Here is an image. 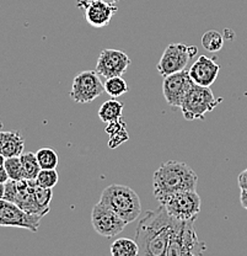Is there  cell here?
<instances>
[{"label": "cell", "instance_id": "cell-1", "mask_svg": "<svg viewBox=\"0 0 247 256\" xmlns=\"http://www.w3.org/2000/svg\"><path fill=\"white\" fill-rule=\"evenodd\" d=\"M176 222L177 218L170 216L163 204L155 210H147L135 230L139 254L166 256L167 245Z\"/></svg>", "mask_w": 247, "mask_h": 256}, {"label": "cell", "instance_id": "cell-2", "mask_svg": "<svg viewBox=\"0 0 247 256\" xmlns=\"http://www.w3.org/2000/svg\"><path fill=\"white\" fill-rule=\"evenodd\" d=\"M198 175L186 162L169 160L159 166L153 176V192L159 204L170 196L186 190H196Z\"/></svg>", "mask_w": 247, "mask_h": 256}, {"label": "cell", "instance_id": "cell-3", "mask_svg": "<svg viewBox=\"0 0 247 256\" xmlns=\"http://www.w3.org/2000/svg\"><path fill=\"white\" fill-rule=\"evenodd\" d=\"M99 202L112 210L127 224L137 220L142 213L139 196L126 185L113 184L107 186L101 194Z\"/></svg>", "mask_w": 247, "mask_h": 256}, {"label": "cell", "instance_id": "cell-4", "mask_svg": "<svg viewBox=\"0 0 247 256\" xmlns=\"http://www.w3.org/2000/svg\"><path fill=\"white\" fill-rule=\"evenodd\" d=\"M193 224L195 220H177L170 236L166 256H198L206 252V244L199 240Z\"/></svg>", "mask_w": 247, "mask_h": 256}, {"label": "cell", "instance_id": "cell-5", "mask_svg": "<svg viewBox=\"0 0 247 256\" xmlns=\"http://www.w3.org/2000/svg\"><path fill=\"white\" fill-rule=\"evenodd\" d=\"M223 101V98H217L209 88L193 84L190 92L183 98L181 108L186 121L204 120L208 112H212Z\"/></svg>", "mask_w": 247, "mask_h": 256}, {"label": "cell", "instance_id": "cell-6", "mask_svg": "<svg viewBox=\"0 0 247 256\" xmlns=\"http://www.w3.org/2000/svg\"><path fill=\"white\" fill-rule=\"evenodd\" d=\"M196 46H186L183 44H171L165 48L156 69L161 76L177 73L186 69L188 62L197 54Z\"/></svg>", "mask_w": 247, "mask_h": 256}, {"label": "cell", "instance_id": "cell-7", "mask_svg": "<svg viewBox=\"0 0 247 256\" xmlns=\"http://www.w3.org/2000/svg\"><path fill=\"white\" fill-rule=\"evenodd\" d=\"M170 216L180 220H196L201 212V197L196 190H186L170 196L164 204Z\"/></svg>", "mask_w": 247, "mask_h": 256}, {"label": "cell", "instance_id": "cell-8", "mask_svg": "<svg viewBox=\"0 0 247 256\" xmlns=\"http://www.w3.org/2000/svg\"><path fill=\"white\" fill-rule=\"evenodd\" d=\"M105 92V82L96 70H84L73 80L70 98L78 104H87L94 101Z\"/></svg>", "mask_w": 247, "mask_h": 256}, {"label": "cell", "instance_id": "cell-9", "mask_svg": "<svg viewBox=\"0 0 247 256\" xmlns=\"http://www.w3.org/2000/svg\"><path fill=\"white\" fill-rule=\"evenodd\" d=\"M41 220V216L26 213L12 202L4 198L0 200V226H14L37 232Z\"/></svg>", "mask_w": 247, "mask_h": 256}, {"label": "cell", "instance_id": "cell-10", "mask_svg": "<svg viewBox=\"0 0 247 256\" xmlns=\"http://www.w3.org/2000/svg\"><path fill=\"white\" fill-rule=\"evenodd\" d=\"M91 223L95 230L105 238H112L124 230L127 223L112 210L102 204H96L92 208Z\"/></svg>", "mask_w": 247, "mask_h": 256}, {"label": "cell", "instance_id": "cell-11", "mask_svg": "<svg viewBox=\"0 0 247 256\" xmlns=\"http://www.w3.org/2000/svg\"><path fill=\"white\" fill-rule=\"evenodd\" d=\"M131 66V60L123 50L106 48L100 53L96 63L97 74L103 79L122 76Z\"/></svg>", "mask_w": 247, "mask_h": 256}, {"label": "cell", "instance_id": "cell-12", "mask_svg": "<svg viewBox=\"0 0 247 256\" xmlns=\"http://www.w3.org/2000/svg\"><path fill=\"white\" fill-rule=\"evenodd\" d=\"M193 84L195 82H192L188 70L186 69L165 76L163 82V92L166 102L172 108H180L183 98L193 86Z\"/></svg>", "mask_w": 247, "mask_h": 256}, {"label": "cell", "instance_id": "cell-13", "mask_svg": "<svg viewBox=\"0 0 247 256\" xmlns=\"http://www.w3.org/2000/svg\"><path fill=\"white\" fill-rule=\"evenodd\" d=\"M78 6L84 10L87 24L96 28L108 26L118 10L115 4L102 0H79Z\"/></svg>", "mask_w": 247, "mask_h": 256}, {"label": "cell", "instance_id": "cell-14", "mask_svg": "<svg viewBox=\"0 0 247 256\" xmlns=\"http://www.w3.org/2000/svg\"><path fill=\"white\" fill-rule=\"evenodd\" d=\"M219 64L215 62L213 58H209L207 56L198 57V60L188 69V74H190L192 82L196 85L207 88L212 86V84L219 76Z\"/></svg>", "mask_w": 247, "mask_h": 256}, {"label": "cell", "instance_id": "cell-15", "mask_svg": "<svg viewBox=\"0 0 247 256\" xmlns=\"http://www.w3.org/2000/svg\"><path fill=\"white\" fill-rule=\"evenodd\" d=\"M25 148V140L20 132H1L0 140V154L5 158L10 156H20Z\"/></svg>", "mask_w": 247, "mask_h": 256}, {"label": "cell", "instance_id": "cell-16", "mask_svg": "<svg viewBox=\"0 0 247 256\" xmlns=\"http://www.w3.org/2000/svg\"><path fill=\"white\" fill-rule=\"evenodd\" d=\"M105 130L110 136L108 146L111 149H116L117 146H119L122 143L127 142L129 140V133L127 130V124L122 118L107 124Z\"/></svg>", "mask_w": 247, "mask_h": 256}, {"label": "cell", "instance_id": "cell-17", "mask_svg": "<svg viewBox=\"0 0 247 256\" xmlns=\"http://www.w3.org/2000/svg\"><path fill=\"white\" fill-rule=\"evenodd\" d=\"M123 102L116 100V98H112L111 100L106 101L102 104V106L99 110V117L102 122L105 124H110V122L117 121V120L122 118V114H123Z\"/></svg>", "mask_w": 247, "mask_h": 256}, {"label": "cell", "instance_id": "cell-18", "mask_svg": "<svg viewBox=\"0 0 247 256\" xmlns=\"http://www.w3.org/2000/svg\"><path fill=\"white\" fill-rule=\"evenodd\" d=\"M111 254L113 256H137L139 255V246L135 240L119 238L111 245Z\"/></svg>", "mask_w": 247, "mask_h": 256}, {"label": "cell", "instance_id": "cell-19", "mask_svg": "<svg viewBox=\"0 0 247 256\" xmlns=\"http://www.w3.org/2000/svg\"><path fill=\"white\" fill-rule=\"evenodd\" d=\"M20 159L26 180H34L37 178V175H38V172H41V166H39V162L37 160L36 154L31 153V152L22 153L20 156Z\"/></svg>", "mask_w": 247, "mask_h": 256}, {"label": "cell", "instance_id": "cell-20", "mask_svg": "<svg viewBox=\"0 0 247 256\" xmlns=\"http://www.w3.org/2000/svg\"><path fill=\"white\" fill-rule=\"evenodd\" d=\"M224 37L220 32L215 30H209L202 36V46L208 52H218L223 48Z\"/></svg>", "mask_w": 247, "mask_h": 256}, {"label": "cell", "instance_id": "cell-21", "mask_svg": "<svg viewBox=\"0 0 247 256\" xmlns=\"http://www.w3.org/2000/svg\"><path fill=\"white\" fill-rule=\"evenodd\" d=\"M36 156L41 169H55L58 165V162H59L58 154L52 148H49V146H44V148L38 149V152L36 153Z\"/></svg>", "mask_w": 247, "mask_h": 256}, {"label": "cell", "instance_id": "cell-22", "mask_svg": "<svg viewBox=\"0 0 247 256\" xmlns=\"http://www.w3.org/2000/svg\"><path fill=\"white\" fill-rule=\"evenodd\" d=\"M31 186H32L34 200H36V202L38 204V206L49 212V204L53 197L52 188H42V186H39L34 180H31Z\"/></svg>", "mask_w": 247, "mask_h": 256}, {"label": "cell", "instance_id": "cell-23", "mask_svg": "<svg viewBox=\"0 0 247 256\" xmlns=\"http://www.w3.org/2000/svg\"><path fill=\"white\" fill-rule=\"evenodd\" d=\"M105 92L111 98H119L128 92V85L126 80L122 79V76H112V78L106 79Z\"/></svg>", "mask_w": 247, "mask_h": 256}, {"label": "cell", "instance_id": "cell-24", "mask_svg": "<svg viewBox=\"0 0 247 256\" xmlns=\"http://www.w3.org/2000/svg\"><path fill=\"white\" fill-rule=\"evenodd\" d=\"M4 168L5 170H6L7 175H9L10 180L20 181L25 178L20 156H10V158H5Z\"/></svg>", "mask_w": 247, "mask_h": 256}, {"label": "cell", "instance_id": "cell-25", "mask_svg": "<svg viewBox=\"0 0 247 256\" xmlns=\"http://www.w3.org/2000/svg\"><path fill=\"white\" fill-rule=\"evenodd\" d=\"M58 178H59L55 169H41L34 181L42 188H53L58 184Z\"/></svg>", "mask_w": 247, "mask_h": 256}, {"label": "cell", "instance_id": "cell-26", "mask_svg": "<svg viewBox=\"0 0 247 256\" xmlns=\"http://www.w3.org/2000/svg\"><path fill=\"white\" fill-rule=\"evenodd\" d=\"M238 184L240 188H247V169L240 172L238 178Z\"/></svg>", "mask_w": 247, "mask_h": 256}, {"label": "cell", "instance_id": "cell-27", "mask_svg": "<svg viewBox=\"0 0 247 256\" xmlns=\"http://www.w3.org/2000/svg\"><path fill=\"white\" fill-rule=\"evenodd\" d=\"M240 202H241V206L247 210V188H241Z\"/></svg>", "mask_w": 247, "mask_h": 256}, {"label": "cell", "instance_id": "cell-28", "mask_svg": "<svg viewBox=\"0 0 247 256\" xmlns=\"http://www.w3.org/2000/svg\"><path fill=\"white\" fill-rule=\"evenodd\" d=\"M9 175H7L6 170L4 166H0V184H5L6 181H9Z\"/></svg>", "mask_w": 247, "mask_h": 256}, {"label": "cell", "instance_id": "cell-29", "mask_svg": "<svg viewBox=\"0 0 247 256\" xmlns=\"http://www.w3.org/2000/svg\"><path fill=\"white\" fill-rule=\"evenodd\" d=\"M4 192H5V184H0V200L4 198Z\"/></svg>", "mask_w": 247, "mask_h": 256}, {"label": "cell", "instance_id": "cell-30", "mask_svg": "<svg viewBox=\"0 0 247 256\" xmlns=\"http://www.w3.org/2000/svg\"><path fill=\"white\" fill-rule=\"evenodd\" d=\"M4 162H5V156L2 154H0V166H4Z\"/></svg>", "mask_w": 247, "mask_h": 256}, {"label": "cell", "instance_id": "cell-31", "mask_svg": "<svg viewBox=\"0 0 247 256\" xmlns=\"http://www.w3.org/2000/svg\"><path fill=\"white\" fill-rule=\"evenodd\" d=\"M102 2H110V4H116V2H121V0H102Z\"/></svg>", "mask_w": 247, "mask_h": 256}, {"label": "cell", "instance_id": "cell-32", "mask_svg": "<svg viewBox=\"0 0 247 256\" xmlns=\"http://www.w3.org/2000/svg\"><path fill=\"white\" fill-rule=\"evenodd\" d=\"M0 140H1V132H0Z\"/></svg>", "mask_w": 247, "mask_h": 256}]
</instances>
